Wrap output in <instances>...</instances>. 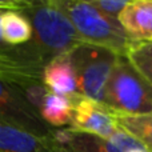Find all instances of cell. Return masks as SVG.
<instances>
[{
	"instance_id": "8",
	"label": "cell",
	"mask_w": 152,
	"mask_h": 152,
	"mask_svg": "<svg viewBox=\"0 0 152 152\" xmlns=\"http://www.w3.org/2000/svg\"><path fill=\"white\" fill-rule=\"evenodd\" d=\"M0 152H63L55 135H36L0 120Z\"/></svg>"
},
{
	"instance_id": "4",
	"label": "cell",
	"mask_w": 152,
	"mask_h": 152,
	"mask_svg": "<svg viewBox=\"0 0 152 152\" xmlns=\"http://www.w3.org/2000/svg\"><path fill=\"white\" fill-rule=\"evenodd\" d=\"M79 95L102 103L103 92L119 56L104 47L80 43L68 52Z\"/></svg>"
},
{
	"instance_id": "7",
	"label": "cell",
	"mask_w": 152,
	"mask_h": 152,
	"mask_svg": "<svg viewBox=\"0 0 152 152\" xmlns=\"http://www.w3.org/2000/svg\"><path fill=\"white\" fill-rule=\"evenodd\" d=\"M53 135L61 144L63 152H127L142 147L120 128L108 139L81 134L69 128L55 129Z\"/></svg>"
},
{
	"instance_id": "17",
	"label": "cell",
	"mask_w": 152,
	"mask_h": 152,
	"mask_svg": "<svg viewBox=\"0 0 152 152\" xmlns=\"http://www.w3.org/2000/svg\"><path fill=\"white\" fill-rule=\"evenodd\" d=\"M127 152H147V151H145L143 147H136V148H132V150H129Z\"/></svg>"
},
{
	"instance_id": "11",
	"label": "cell",
	"mask_w": 152,
	"mask_h": 152,
	"mask_svg": "<svg viewBox=\"0 0 152 152\" xmlns=\"http://www.w3.org/2000/svg\"><path fill=\"white\" fill-rule=\"evenodd\" d=\"M72 111H74V95L61 96L52 92H47L40 103L37 112L47 126H50L52 129H60L69 126Z\"/></svg>"
},
{
	"instance_id": "16",
	"label": "cell",
	"mask_w": 152,
	"mask_h": 152,
	"mask_svg": "<svg viewBox=\"0 0 152 152\" xmlns=\"http://www.w3.org/2000/svg\"><path fill=\"white\" fill-rule=\"evenodd\" d=\"M28 4V0H0L1 11H23Z\"/></svg>"
},
{
	"instance_id": "3",
	"label": "cell",
	"mask_w": 152,
	"mask_h": 152,
	"mask_svg": "<svg viewBox=\"0 0 152 152\" xmlns=\"http://www.w3.org/2000/svg\"><path fill=\"white\" fill-rule=\"evenodd\" d=\"M102 103L115 115L152 113V84L127 56H119L105 83Z\"/></svg>"
},
{
	"instance_id": "15",
	"label": "cell",
	"mask_w": 152,
	"mask_h": 152,
	"mask_svg": "<svg viewBox=\"0 0 152 152\" xmlns=\"http://www.w3.org/2000/svg\"><path fill=\"white\" fill-rule=\"evenodd\" d=\"M86 1L91 3L99 10H102L103 12L118 19V15L121 12V10L132 0H86Z\"/></svg>"
},
{
	"instance_id": "2",
	"label": "cell",
	"mask_w": 152,
	"mask_h": 152,
	"mask_svg": "<svg viewBox=\"0 0 152 152\" xmlns=\"http://www.w3.org/2000/svg\"><path fill=\"white\" fill-rule=\"evenodd\" d=\"M63 11L81 43L104 47L126 56L132 43L127 37L118 19L103 12L86 0H52Z\"/></svg>"
},
{
	"instance_id": "5",
	"label": "cell",
	"mask_w": 152,
	"mask_h": 152,
	"mask_svg": "<svg viewBox=\"0 0 152 152\" xmlns=\"http://www.w3.org/2000/svg\"><path fill=\"white\" fill-rule=\"evenodd\" d=\"M0 120L36 135H52L55 129L44 123L21 92L0 79Z\"/></svg>"
},
{
	"instance_id": "10",
	"label": "cell",
	"mask_w": 152,
	"mask_h": 152,
	"mask_svg": "<svg viewBox=\"0 0 152 152\" xmlns=\"http://www.w3.org/2000/svg\"><path fill=\"white\" fill-rule=\"evenodd\" d=\"M42 80L50 92L61 96L76 95V81L68 52L53 58L43 68Z\"/></svg>"
},
{
	"instance_id": "6",
	"label": "cell",
	"mask_w": 152,
	"mask_h": 152,
	"mask_svg": "<svg viewBox=\"0 0 152 152\" xmlns=\"http://www.w3.org/2000/svg\"><path fill=\"white\" fill-rule=\"evenodd\" d=\"M67 128L81 134L94 135L97 137L108 139L119 129L115 113L108 110L103 103L74 95V111L71 123Z\"/></svg>"
},
{
	"instance_id": "1",
	"label": "cell",
	"mask_w": 152,
	"mask_h": 152,
	"mask_svg": "<svg viewBox=\"0 0 152 152\" xmlns=\"http://www.w3.org/2000/svg\"><path fill=\"white\" fill-rule=\"evenodd\" d=\"M20 12L31 23L32 36L26 44L8 48L24 66L43 72L53 58L69 52L81 43L71 21L52 0H28Z\"/></svg>"
},
{
	"instance_id": "13",
	"label": "cell",
	"mask_w": 152,
	"mask_h": 152,
	"mask_svg": "<svg viewBox=\"0 0 152 152\" xmlns=\"http://www.w3.org/2000/svg\"><path fill=\"white\" fill-rule=\"evenodd\" d=\"M116 124L147 152H152V113L115 115Z\"/></svg>"
},
{
	"instance_id": "14",
	"label": "cell",
	"mask_w": 152,
	"mask_h": 152,
	"mask_svg": "<svg viewBox=\"0 0 152 152\" xmlns=\"http://www.w3.org/2000/svg\"><path fill=\"white\" fill-rule=\"evenodd\" d=\"M127 59L152 84V43L131 44Z\"/></svg>"
},
{
	"instance_id": "9",
	"label": "cell",
	"mask_w": 152,
	"mask_h": 152,
	"mask_svg": "<svg viewBox=\"0 0 152 152\" xmlns=\"http://www.w3.org/2000/svg\"><path fill=\"white\" fill-rule=\"evenodd\" d=\"M132 44L152 43V0H132L118 15Z\"/></svg>"
},
{
	"instance_id": "18",
	"label": "cell",
	"mask_w": 152,
	"mask_h": 152,
	"mask_svg": "<svg viewBox=\"0 0 152 152\" xmlns=\"http://www.w3.org/2000/svg\"><path fill=\"white\" fill-rule=\"evenodd\" d=\"M1 12H3V11L1 10H0V16H1ZM4 43H3V40H1V35H0V48H1V47H4Z\"/></svg>"
},
{
	"instance_id": "12",
	"label": "cell",
	"mask_w": 152,
	"mask_h": 152,
	"mask_svg": "<svg viewBox=\"0 0 152 152\" xmlns=\"http://www.w3.org/2000/svg\"><path fill=\"white\" fill-rule=\"evenodd\" d=\"M0 35L7 47L23 45L32 36L31 23L19 11H3L0 16Z\"/></svg>"
}]
</instances>
